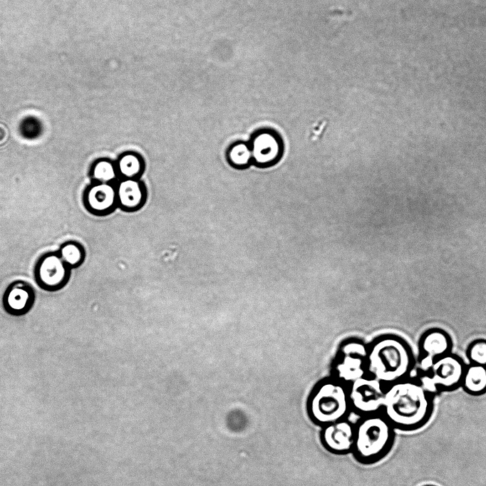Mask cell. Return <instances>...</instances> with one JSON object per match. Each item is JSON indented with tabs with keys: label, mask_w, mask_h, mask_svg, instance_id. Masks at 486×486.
I'll use <instances>...</instances> for the list:
<instances>
[{
	"label": "cell",
	"mask_w": 486,
	"mask_h": 486,
	"mask_svg": "<svg viewBox=\"0 0 486 486\" xmlns=\"http://www.w3.org/2000/svg\"><path fill=\"white\" fill-rule=\"evenodd\" d=\"M92 182L103 183H115L118 180V174L115 161L108 158L96 160L91 168Z\"/></svg>",
	"instance_id": "cell-17"
},
{
	"label": "cell",
	"mask_w": 486,
	"mask_h": 486,
	"mask_svg": "<svg viewBox=\"0 0 486 486\" xmlns=\"http://www.w3.org/2000/svg\"><path fill=\"white\" fill-rule=\"evenodd\" d=\"M35 300L36 293L31 284L24 280H15L4 290L2 306L8 314L21 316L31 310Z\"/></svg>",
	"instance_id": "cell-9"
},
{
	"label": "cell",
	"mask_w": 486,
	"mask_h": 486,
	"mask_svg": "<svg viewBox=\"0 0 486 486\" xmlns=\"http://www.w3.org/2000/svg\"><path fill=\"white\" fill-rule=\"evenodd\" d=\"M466 356L470 363L486 366V340L480 338L471 342Z\"/></svg>",
	"instance_id": "cell-19"
},
{
	"label": "cell",
	"mask_w": 486,
	"mask_h": 486,
	"mask_svg": "<svg viewBox=\"0 0 486 486\" xmlns=\"http://www.w3.org/2000/svg\"><path fill=\"white\" fill-rule=\"evenodd\" d=\"M84 205L93 214L105 216L118 207L115 183L92 182L84 193Z\"/></svg>",
	"instance_id": "cell-12"
},
{
	"label": "cell",
	"mask_w": 486,
	"mask_h": 486,
	"mask_svg": "<svg viewBox=\"0 0 486 486\" xmlns=\"http://www.w3.org/2000/svg\"><path fill=\"white\" fill-rule=\"evenodd\" d=\"M433 410L432 397L420 381L409 377L388 386L381 412L395 429L413 431L424 426Z\"/></svg>",
	"instance_id": "cell-1"
},
{
	"label": "cell",
	"mask_w": 486,
	"mask_h": 486,
	"mask_svg": "<svg viewBox=\"0 0 486 486\" xmlns=\"http://www.w3.org/2000/svg\"><path fill=\"white\" fill-rule=\"evenodd\" d=\"M465 366L458 356L449 353L435 361L420 382L426 389L455 390L460 387Z\"/></svg>",
	"instance_id": "cell-6"
},
{
	"label": "cell",
	"mask_w": 486,
	"mask_h": 486,
	"mask_svg": "<svg viewBox=\"0 0 486 486\" xmlns=\"http://www.w3.org/2000/svg\"><path fill=\"white\" fill-rule=\"evenodd\" d=\"M377 376L388 386L409 377L413 366L412 351L404 340L391 336L378 345Z\"/></svg>",
	"instance_id": "cell-4"
},
{
	"label": "cell",
	"mask_w": 486,
	"mask_h": 486,
	"mask_svg": "<svg viewBox=\"0 0 486 486\" xmlns=\"http://www.w3.org/2000/svg\"><path fill=\"white\" fill-rule=\"evenodd\" d=\"M72 269L63 261L58 251L41 254L33 267L36 284L43 290L54 292L68 283Z\"/></svg>",
	"instance_id": "cell-5"
},
{
	"label": "cell",
	"mask_w": 486,
	"mask_h": 486,
	"mask_svg": "<svg viewBox=\"0 0 486 486\" xmlns=\"http://www.w3.org/2000/svg\"><path fill=\"white\" fill-rule=\"evenodd\" d=\"M452 340L443 329L433 328L425 331L418 341V364L423 373L429 371L435 360L450 353Z\"/></svg>",
	"instance_id": "cell-7"
},
{
	"label": "cell",
	"mask_w": 486,
	"mask_h": 486,
	"mask_svg": "<svg viewBox=\"0 0 486 486\" xmlns=\"http://www.w3.org/2000/svg\"><path fill=\"white\" fill-rule=\"evenodd\" d=\"M425 486H434V485H425Z\"/></svg>",
	"instance_id": "cell-21"
},
{
	"label": "cell",
	"mask_w": 486,
	"mask_h": 486,
	"mask_svg": "<svg viewBox=\"0 0 486 486\" xmlns=\"http://www.w3.org/2000/svg\"><path fill=\"white\" fill-rule=\"evenodd\" d=\"M306 409L312 422L322 427L346 418L351 410L349 395L342 386L326 383L311 393Z\"/></svg>",
	"instance_id": "cell-3"
},
{
	"label": "cell",
	"mask_w": 486,
	"mask_h": 486,
	"mask_svg": "<svg viewBox=\"0 0 486 486\" xmlns=\"http://www.w3.org/2000/svg\"><path fill=\"white\" fill-rule=\"evenodd\" d=\"M351 409L361 415L381 412L383 391L374 381H358L348 393Z\"/></svg>",
	"instance_id": "cell-11"
},
{
	"label": "cell",
	"mask_w": 486,
	"mask_h": 486,
	"mask_svg": "<svg viewBox=\"0 0 486 486\" xmlns=\"http://www.w3.org/2000/svg\"><path fill=\"white\" fill-rule=\"evenodd\" d=\"M252 155V162L259 167H268L281 158L283 145L280 137L271 130L256 132L248 142Z\"/></svg>",
	"instance_id": "cell-8"
},
{
	"label": "cell",
	"mask_w": 486,
	"mask_h": 486,
	"mask_svg": "<svg viewBox=\"0 0 486 486\" xmlns=\"http://www.w3.org/2000/svg\"><path fill=\"white\" fill-rule=\"evenodd\" d=\"M63 261L73 269L80 267L85 262L86 253L84 247L76 241L62 244L58 250Z\"/></svg>",
	"instance_id": "cell-18"
},
{
	"label": "cell",
	"mask_w": 486,
	"mask_h": 486,
	"mask_svg": "<svg viewBox=\"0 0 486 486\" xmlns=\"http://www.w3.org/2000/svg\"><path fill=\"white\" fill-rule=\"evenodd\" d=\"M354 424L346 418L322 426L320 438L330 453L343 455L352 452Z\"/></svg>",
	"instance_id": "cell-10"
},
{
	"label": "cell",
	"mask_w": 486,
	"mask_h": 486,
	"mask_svg": "<svg viewBox=\"0 0 486 486\" xmlns=\"http://www.w3.org/2000/svg\"><path fill=\"white\" fill-rule=\"evenodd\" d=\"M460 386L471 395H482L486 393V366L466 365Z\"/></svg>",
	"instance_id": "cell-15"
},
{
	"label": "cell",
	"mask_w": 486,
	"mask_h": 486,
	"mask_svg": "<svg viewBox=\"0 0 486 486\" xmlns=\"http://www.w3.org/2000/svg\"><path fill=\"white\" fill-rule=\"evenodd\" d=\"M227 162L236 169H245L252 162V155L248 142L237 141L232 143L226 152Z\"/></svg>",
	"instance_id": "cell-16"
},
{
	"label": "cell",
	"mask_w": 486,
	"mask_h": 486,
	"mask_svg": "<svg viewBox=\"0 0 486 486\" xmlns=\"http://www.w3.org/2000/svg\"><path fill=\"white\" fill-rule=\"evenodd\" d=\"M19 130L24 138L33 140L41 134L42 125L39 120L33 117H27L21 120Z\"/></svg>",
	"instance_id": "cell-20"
},
{
	"label": "cell",
	"mask_w": 486,
	"mask_h": 486,
	"mask_svg": "<svg viewBox=\"0 0 486 486\" xmlns=\"http://www.w3.org/2000/svg\"><path fill=\"white\" fill-rule=\"evenodd\" d=\"M115 161L119 179L140 178L144 173L145 160L137 152H123Z\"/></svg>",
	"instance_id": "cell-14"
},
{
	"label": "cell",
	"mask_w": 486,
	"mask_h": 486,
	"mask_svg": "<svg viewBox=\"0 0 486 486\" xmlns=\"http://www.w3.org/2000/svg\"><path fill=\"white\" fill-rule=\"evenodd\" d=\"M118 207L124 212L140 210L148 199L147 187L140 178L119 179L115 182Z\"/></svg>",
	"instance_id": "cell-13"
},
{
	"label": "cell",
	"mask_w": 486,
	"mask_h": 486,
	"mask_svg": "<svg viewBox=\"0 0 486 486\" xmlns=\"http://www.w3.org/2000/svg\"><path fill=\"white\" fill-rule=\"evenodd\" d=\"M395 428L381 413L361 415L354 424L352 453L364 463L378 461L392 448Z\"/></svg>",
	"instance_id": "cell-2"
}]
</instances>
